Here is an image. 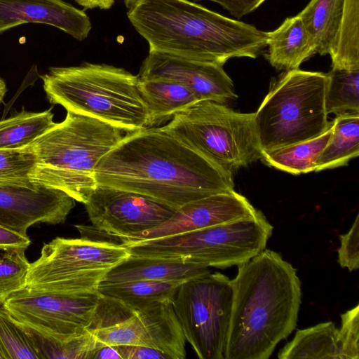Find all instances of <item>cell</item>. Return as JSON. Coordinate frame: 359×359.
<instances>
[{
	"label": "cell",
	"mask_w": 359,
	"mask_h": 359,
	"mask_svg": "<svg viewBox=\"0 0 359 359\" xmlns=\"http://www.w3.org/2000/svg\"><path fill=\"white\" fill-rule=\"evenodd\" d=\"M97 185L138 193L177 210L212 194L233 190V175L161 127L124 135L99 161Z\"/></svg>",
	"instance_id": "1"
},
{
	"label": "cell",
	"mask_w": 359,
	"mask_h": 359,
	"mask_svg": "<svg viewBox=\"0 0 359 359\" xmlns=\"http://www.w3.org/2000/svg\"><path fill=\"white\" fill-rule=\"evenodd\" d=\"M224 359H268L295 329L302 300L297 270L264 250L238 266Z\"/></svg>",
	"instance_id": "2"
},
{
	"label": "cell",
	"mask_w": 359,
	"mask_h": 359,
	"mask_svg": "<svg viewBox=\"0 0 359 359\" xmlns=\"http://www.w3.org/2000/svg\"><path fill=\"white\" fill-rule=\"evenodd\" d=\"M126 15L149 52L223 66L266 48L267 32L190 0H137Z\"/></svg>",
	"instance_id": "3"
},
{
	"label": "cell",
	"mask_w": 359,
	"mask_h": 359,
	"mask_svg": "<svg viewBox=\"0 0 359 359\" xmlns=\"http://www.w3.org/2000/svg\"><path fill=\"white\" fill-rule=\"evenodd\" d=\"M122 130L67 111L65 118L27 147L36 156L30 175L35 184L60 189L84 204L97 186L100 159L124 136Z\"/></svg>",
	"instance_id": "4"
},
{
	"label": "cell",
	"mask_w": 359,
	"mask_h": 359,
	"mask_svg": "<svg viewBox=\"0 0 359 359\" xmlns=\"http://www.w3.org/2000/svg\"><path fill=\"white\" fill-rule=\"evenodd\" d=\"M46 97L67 111L133 132L148 127L138 75L107 64L51 67L41 76Z\"/></svg>",
	"instance_id": "5"
},
{
	"label": "cell",
	"mask_w": 359,
	"mask_h": 359,
	"mask_svg": "<svg viewBox=\"0 0 359 359\" xmlns=\"http://www.w3.org/2000/svg\"><path fill=\"white\" fill-rule=\"evenodd\" d=\"M327 82V74L299 69L275 80L255 112L262 151L315 138L332 126L325 107Z\"/></svg>",
	"instance_id": "6"
},
{
	"label": "cell",
	"mask_w": 359,
	"mask_h": 359,
	"mask_svg": "<svg viewBox=\"0 0 359 359\" xmlns=\"http://www.w3.org/2000/svg\"><path fill=\"white\" fill-rule=\"evenodd\" d=\"M161 128L232 175L262 157L255 113L236 112L213 101L195 102Z\"/></svg>",
	"instance_id": "7"
},
{
	"label": "cell",
	"mask_w": 359,
	"mask_h": 359,
	"mask_svg": "<svg viewBox=\"0 0 359 359\" xmlns=\"http://www.w3.org/2000/svg\"><path fill=\"white\" fill-rule=\"evenodd\" d=\"M273 229L259 210L254 217L124 246L133 256L226 269L238 266L263 251Z\"/></svg>",
	"instance_id": "8"
},
{
	"label": "cell",
	"mask_w": 359,
	"mask_h": 359,
	"mask_svg": "<svg viewBox=\"0 0 359 359\" xmlns=\"http://www.w3.org/2000/svg\"><path fill=\"white\" fill-rule=\"evenodd\" d=\"M233 292L225 275L210 272L182 283L172 299L186 341L201 359H224Z\"/></svg>",
	"instance_id": "9"
},
{
	"label": "cell",
	"mask_w": 359,
	"mask_h": 359,
	"mask_svg": "<svg viewBox=\"0 0 359 359\" xmlns=\"http://www.w3.org/2000/svg\"><path fill=\"white\" fill-rule=\"evenodd\" d=\"M100 297L98 291L63 294L25 287L3 304L19 323L46 337L65 341L90 327Z\"/></svg>",
	"instance_id": "10"
},
{
	"label": "cell",
	"mask_w": 359,
	"mask_h": 359,
	"mask_svg": "<svg viewBox=\"0 0 359 359\" xmlns=\"http://www.w3.org/2000/svg\"><path fill=\"white\" fill-rule=\"evenodd\" d=\"M130 255L126 247L111 241L57 237L43 245L31 263L25 287L65 280L104 279Z\"/></svg>",
	"instance_id": "11"
},
{
	"label": "cell",
	"mask_w": 359,
	"mask_h": 359,
	"mask_svg": "<svg viewBox=\"0 0 359 359\" xmlns=\"http://www.w3.org/2000/svg\"><path fill=\"white\" fill-rule=\"evenodd\" d=\"M172 299L137 307L123 304L126 311L115 322L89 329L103 346H143L161 351L171 359H184L186 339Z\"/></svg>",
	"instance_id": "12"
},
{
	"label": "cell",
	"mask_w": 359,
	"mask_h": 359,
	"mask_svg": "<svg viewBox=\"0 0 359 359\" xmlns=\"http://www.w3.org/2000/svg\"><path fill=\"white\" fill-rule=\"evenodd\" d=\"M83 205L94 229L116 237L155 228L176 211L144 195L102 185L95 187Z\"/></svg>",
	"instance_id": "13"
},
{
	"label": "cell",
	"mask_w": 359,
	"mask_h": 359,
	"mask_svg": "<svg viewBox=\"0 0 359 359\" xmlns=\"http://www.w3.org/2000/svg\"><path fill=\"white\" fill-rule=\"evenodd\" d=\"M258 212L245 196L233 189L189 202L176 210L169 219L146 231L126 237L99 234L104 236L107 241L126 245L248 219Z\"/></svg>",
	"instance_id": "14"
},
{
	"label": "cell",
	"mask_w": 359,
	"mask_h": 359,
	"mask_svg": "<svg viewBox=\"0 0 359 359\" xmlns=\"http://www.w3.org/2000/svg\"><path fill=\"white\" fill-rule=\"evenodd\" d=\"M74 206L75 200L57 189L0 184V226L24 236L36 223H63Z\"/></svg>",
	"instance_id": "15"
},
{
	"label": "cell",
	"mask_w": 359,
	"mask_h": 359,
	"mask_svg": "<svg viewBox=\"0 0 359 359\" xmlns=\"http://www.w3.org/2000/svg\"><path fill=\"white\" fill-rule=\"evenodd\" d=\"M140 79H163L188 88L200 100L225 104L237 98L231 79L222 65L149 52L138 74Z\"/></svg>",
	"instance_id": "16"
},
{
	"label": "cell",
	"mask_w": 359,
	"mask_h": 359,
	"mask_svg": "<svg viewBox=\"0 0 359 359\" xmlns=\"http://www.w3.org/2000/svg\"><path fill=\"white\" fill-rule=\"evenodd\" d=\"M30 22L51 25L79 41L92 29L85 11L63 0H0V34Z\"/></svg>",
	"instance_id": "17"
},
{
	"label": "cell",
	"mask_w": 359,
	"mask_h": 359,
	"mask_svg": "<svg viewBox=\"0 0 359 359\" xmlns=\"http://www.w3.org/2000/svg\"><path fill=\"white\" fill-rule=\"evenodd\" d=\"M209 272L208 267L201 264L130 255L107 273L101 284L134 280L184 282Z\"/></svg>",
	"instance_id": "18"
},
{
	"label": "cell",
	"mask_w": 359,
	"mask_h": 359,
	"mask_svg": "<svg viewBox=\"0 0 359 359\" xmlns=\"http://www.w3.org/2000/svg\"><path fill=\"white\" fill-rule=\"evenodd\" d=\"M267 34L265 57L278 70L299 69L302 63L317 53L313 39L298 14L287 18Z\"/></svg>",
	"instance_id": "19"
},
{
	"label": "cell",
	"mask_w": 359,
	"mask_h": 359,
	"mask_svg": "<svg viewBox=\"0 0 359 359\" xmlns=\"http://www.w3.org/2000/svg\"><path fill=\"white\" fill-rule=\"evenodd\" d=\"M138 87L148 113V127L170 120L177 112L199 101L188 88L172 80L139 79Z\"/></svg>",
	"instance_id": "20"
},
{
	"label": "cell",
	"mask_w": 359,
	"mask_h": 359,
	"mask_svg": "<svg viewBox=\"0 0 359 359\" xmlns=\"http://www.w3.org/2000/svg\"><path fill=\"white\" fill-rule=\"evenodd\" d=\"M345 0H310L298 13L312 36L317 53L329 55L334 48Z\"/></svg>",
	"instance_id": "21"
},
{
	"label": "cell",
	"mask_w": 359,
	"mask_h": 359,
	"mask_svg": "<svg viewBox=\"0 0 359 359\" xmlns=\"http://www.w3.org/2000/svg\"><path fill=\"white\" fill-rule=\"evenodd\" d=\"M332 133L316 163L315 172L346 165L359 155V114L336 116Z\"/></svg>",
	"instance_id": "22"
},
{
	"label": "cell",
	"mask_w": 359,
	"mask_h": 359,
	"mask_svg": "<svg viewBox=\"0 0 359 359\" xmlns=\"http://www.w3.org/2000/svg\"><path fill=\"white\" fill-rule=\"evenodd\" d=\"M338 328L331 321L297 330L291 341L278 352L279 359H337Z\"/></svg>",
	"instance_id": "23"
},
{
	"label": "cell",
	"mask_w": 359,
	"mask_h": 359,
	"mask_svg": "<svg viewBox=\"0 0 359 359\" xmlns=\"http://www.w3.org/2000/svg\"><path fill=\"white\" fill-rule=\"evenodd\" d=\"M332 125L320 135L306 140L269 151H262V159L267 165L292 175L315 171L316 163L328 142Z\"/></svg>",
	"instance_id": "24"
},
{
	"label": "cell",
	"mask_w": 359,
	"mask_h": 359,
	"mask_svg": "<svg viewBox=\"0 0 359 359\" xmlns=\"http://www.w3.org/2000/svg\"><path fill=\"white\" fill-rule=\"evenodd\" d=\"M55 124L50 109L41 112L22 110L0 121V149L25 148Z\"/></svg>",
	"instance_id": "25"
},
{
	"label": "cell",
	"mask_w": 359,
	"mask_h": 359,
	"mask_svg": "<svg viewBox=\"0 0 359 359\" xmlns=\"http://www.w3.org/2000/svg\"><path fill=\"white\" fill-rule=\"evenodd\" d=\"M184 282L134 280L113 284H100V295L116 300L129 307L173 299L178 287Z\"/></svg>",
	"instance_id": "26"
},
{
	"label": "cell",
	"mask_w": 359,
	"mask_h": 359,
	"mask_svg": "<svg viewBox=\"0 0 359 359\" xmlns=\"http://www.w3.org/2000/svg\"><path fill=\"white\" fill-rule=\"evenodd\" d=\"M332 69L359 70V0H345L334 49Z\"/></svg>",
	"instance_id": "27"
},
{
	"label": "cell",
	"mask_w": 359,
	"mask_h": 359,
	"mask_svg": "<svg viewBox=\"0 0 359 359\" xmlns=\"http://www.w3.org/2000/svg\"><path fill=\"white\" fill-rule=\"evenodd\" d=\"M22 325L32 338L39 359L93 358L95 353L104 346L96 339L93 331L89 328L80 336L60 341Z\"/></svg>",
	"instance_id": "28"
},
{
	"label": "cell",
	"mask_w": 359,
	"mask_h": 359,
	"mask_svg": "<svg viewBox=\"0 0 359 359\" xmlns=\"http://www.w3.org/2000/svg\"><path fill=\"white\" fill-rule=\"evenodd\" d=\"M325 107L327 114H359V70L332 69L327 74Z\"/></svg>",
	"instance_id": "29"
},
{
	"label": "cell",
	"mask_w": 359,
	"mask_h": 359,
	"mask_svg": "<svg viewBox=\"0 0 359 359\" xmlns=\"http://www.w3.org/2000/svg\"><path fill=\"white\" fill-rule=\"evenodd\" d=\"M0 350L5 359H39L29 334L1 303Z\"/></svg>",
	"instance_id": "30"
},
{
	"label": "cell",
	"mask_w": 359,
	"mask_h": 359,
	"mask_svg": "<svg viewBox=\"0 0 359 359\" xmlns=\"http://www.w3.org/2000/svg\"><path fill=\"white\" fill-rule=\"evenodd\" d=\"M25 249L6 251L0 256V303L4 304L13 293L25 288L31 263Z\"/></svg>",
	"instance_id": "31"
},
{
	"label": "cell",
	"mask_w": 359,
	"mask_h": 359,
	"mask_svg": "<svg viewBox=\"0 0 359 359\" xmlns=\"http://www.w3.org/2000/svg\"><path fill=\"white\" fill-rule=\"evenodd\" d=\"M36 165V156L27 147L0 149V184H35L30 181V175Z\"/></svg>",
	"instance_id": "32"
},
{
	"label": "cell",
	"mask_w": 359,
	"mask_h": 359,
	"mask_svg": "<svg viewBox=\"0 0 359 359\" xmlns=\"http://www.w3.org/2000/svg\"><path fill=\"white\" fill-rule=\"evenodd\" d=\"M337 336V359L359 358V305L341 314Z\"/></svg>",
	"instance_id": "33"
},
{
	"label": "cell",
	"mask_w": 359,
	"mask_h": 359,
	"mask_svg": "<svg viewBox=\"0 0 359 359\" xmlns=\"http://www.w3.org/2000/svg\"><path fill=\"white\" fill-rule=\"evenodd\" d=\"M340 247L338 249V263L341 268L349 271L359 268V215L349 231L339 236Z\"/></svg>",
	"instance_id": "34"
},
{
	"label": "cell",
	"mask_w": 359,
	"mask_h": 359,
	"mask_svg": "<svg viewBox=\"0 0 359 359\" xmlns=\"http://www.w3.org/2000/svg\"><path fill=\"white\" fill-rule=\"evenodd\" d=\"M116 348L121 359H171L156 348L138 345H117Z\"/></svg>",
	"instance_id": "35"
},
{
	"label": "cell",
	"mask_w": 359,
	"mask_h": 359,
	"mask_svg": "<svg viewBox=\"0 0 359 359\" xmlns=\"http://www.w3.org/2000/svg\"><path fill=\"white\" fill-rule=\"evenodd\" d=\"M192 1H210L219 4L228 11L231 15L240 19L255 11L266 0H190Z\"/></svg>",
	"instance_id": "36"
},
{
	"label": "cell",
	"mask_w": 359,
	"mask_h": 359,
	"mask_svg": "<svg viewBox=\"0 0 359 359\" xmlns=\"http://www.w3.org/2000/svg\"><path fill=\"white\" fill-rule=\"evenodd\" d=\"M30 243L29 236H22L0 226V250L5 251L13 249L26 250Z\"/></svg>",
	"instance_id": "37"
},
{
	"label": "cell",
	"mask_w": 359,
	"mask_h": 359,
	"mask_svg": "<svg viewBox=\"0 0 359 359\" xmlns=\"http://www.w3.org/2000/svg\"><path fill=\"white\" fill-rule=\"evenodd\" d=\"M85 9L99 8L108 10L114 4L116 0H74Z\"/></svg>",
	"instance_id": "38"
},
{
	"label": "cell",
	"mask_w": 359,
	"mask_h": 359,
	"mask_svg": "<svg viewBox=\"0 0 359 359\" xmlns=\"http://www.w3.org/2000/svg\"><path fill=\"white\" fill-rule=\"evenodd\" d=\"M93 358H118L121 359L115 346H104L99 348L94 354Z\"/></svg>",
	"instance_id": "39"
},
{
	"label": "cell",
	"mask_w": 359,
	"mask_h": 359,
	"mask_svg": "<svg viewBox=\"0 0 359 359\" xmlns=\"http://www.w3.org/2000/svg\"><path fill=\"white\" fill-rule=\"evenodd\" d=\"M6 92V86L4 81L0 77V104L1 103L3 98Z\"/></svg>",
	"instance_id": "40"
},
{
	"label": "cell",
	"mask_w": 359,
	"mask_h": 359,
	"mask_svg": "<svg viewBox=\"0 0 359 359\" xmlns=\"http://www.w3.org/2000/svg\"><path fill=\"white\" fill-rule=\"evenodd\" d=\"M137 0H124L126 7L128 8L131 6Z\"/></svg>",
	"instance_id": "41"
},
{
	"label": "cell",
	"mask_w": 359,
	"mask_h": 359,
	"mask_svg": "<svg viewBox=\"0 0 359 359\" xmlns=\"http://www.w3.org/2000/svg\"><path fill=\"white\" fill-rule=\"evenodd\" d=\"M0 359H5L1 350H0Z\"/></svg>",
	"instance_id": "42"
}]
</instances>
